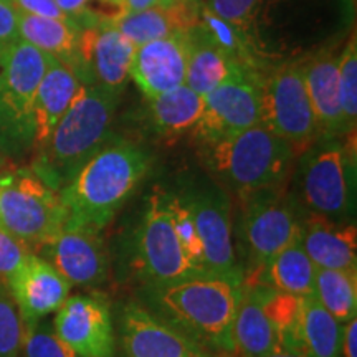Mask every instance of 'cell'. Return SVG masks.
Masks as SVG:
<instances>
[{"instance_id": "6da1fadb", "label": "cell", "mask_w": 357, "mask_h": 357, "mask_svg": "<svg viewBox=\"0 0 357 357\" xmlns=\"http://www.w3.org/2000/svg\"><path fill=\"white\" fill-rule=\"evenodd\" d=\"M151 155L134 142L109 139L60 190L66 223L101 231L144 181Z\"/></svg>"}, {"instance_id": "7a4b0ae2", "label": "cell", "mask_w": 357, "mask_h": 357, "mask_svg": "<svg viewBox=\"0 0 357 357\" xmlns=\"http://www.w3.org/2000/svg\"><path fill=\"white\" fill-rule=\"evenodd\" d=\"M121 93L83 84L63 118L38 149L32 171L60 192L86 160L111 137Z\"/></svg>"}, {"instance_id": "3957f363", "label": "cell", "mask_w": 357, "mask_h": 357, "mask_svg": "<svg viewBox=\"0 0 357 357\" xmlns=\"http://www.w3.org/2000/svg\"><path fill=\"white\" fill-rule=\"evenodd\" d=\"M242 289V276L200 273L153 287V296L166 321L197 344L234 354L231 328Z\"/></svg>"}, {"instance_id": "277c9868", "label": "cell", "mask_w": 357, "mask_h": 357, "mask_svg": "<svg viewBox=\"0 0 357 357\" xmlns=\"http://www.w3.org/2000/svg\"><path fill=\"white\" fill-rule=\"evenodd\" d=\"M202 146V159L218 178L238 192V195L258 190L284 189L294 159V147L288 141L257 126Z\"/></svg>"}, {"instance_id": "5b68a950", "label": "cell", "mask_w": 357, "mask_h": 357, "mask_svg": "<svg viewBox=\"0 0 357 357\" xmlns=\"http://www.w3.org/2000/svg\"><path fill=\"white\" fill-rule=\"evenodd\" d=\"M298 190L310 213L349 222L354 211L356 159L349 146L319 137L300 154Z\"/></svg>"}, {"instance_id": "8992f818", "label": "cell", "mask_w": 357, "mask_h": 357, "mask_svg": "<svg viewBox=\"0 0 357 357\" xmlns=\"http://www.w3.org/2000/svg\"><path fill=\"white\" fill-rule=\"evenodd\" d=\"M53 58L15 42L0 60V147L17 153L33 146V105Z\"/></svg>"}, {"instance_id": "52a82bcc", "label": "cell", "mask_w": 357, "mask_h": 357, "mask_svg": "<svg viewBox=\"0 0 357 357\" xmlns=\"http://www.w3.org/2000/svg\"><path fill=\"white\" fill-rule=\"evenodd\" d=\"M66 218L60 192L32 169L0 178V225L19 236L33 253L63 229Z\"/></svg>"}, {"instance_id": "ba28073f", "label": "cell", "mask_w": 357, "mask_h": 357, "mask_svg": "<svg viewBox=\"0 0 357 357\" xmlns=\"http://www.w3.org/2000/svg\"><path fill=\"white\" fill-rule=\"evenodd\" d=\"M243 208L238 222L240 243L252 271L291 245L300 243L303 220L298 207L284 189L258 190L242 195Z\"/></svg>"}, {"instance_id": "9c48e42d", "label": "cell", "mask_w": 357, "mask_h": 357, "mask_svg": "<svg viewBox=\"0 0 357 357\" xmlns=\"http://www.w3.org/2000/svg\"><path fill=\"white\" fill-rule=\"evenodd\" d=\"M132 266L151 288L204 273L189 260L178 242L169 211L167 192L155 189L147 197L134 235Z\"/></svg>"}, {"instance_id": "30bf717a", "label": "cell", "mask_w": 357, "mask_h": 357, "mask_svg": "<svg viewBox=\"0 0 357 357\" xmlns=\"http://www.w3.org/2000/svg\"><path fill=\"white\" fill-rule=\"evenodd\" d=\"M260 124L301 154L319 139L303 63L281 65L260 82Z\"/></svg>"}, {"instance_id": "8fae6325", "label": "cell", "mask_w": 357, "mask_h": 357, "mask_svg": "<svg viewBox=\"0 0 357 357\" xmlns=\"http://www.w3.org/2000/svg\"><path fill=\"white\" fill-rule=\"evenodd\" d=\"M194 217L204 248V265L208 273L242 276L231 240L230 200L217 185L197 187L182 195Z\"/></svg>"}, {"instance_id": "7c38bea8", "label": "cell", "mask_w": 357, "mask_h": 357, "mask_svg": "<svg viewBox=\"0 0 357 357\" xmlns=\"http://www.w3.org/2000/svg\"><path fill=\"white\" fill-rule=\"evenodd\" d=\"M260 124V83L236 78L204 96L202 113L192 129L199 144H211Z\"/></svg>"}, {"instance_id": "4fadbf2b", "label": "cell", "mask_w": 357, "mask_h": 357, "mask_svg": "<svg viewBox=\"0 0 357 357\" xmlns=\"http://www.w3.org/2000/svg\"><path fill=\"white\" fill-rule=\"evenodd\" d=\"M53 331L82 357H114L109 303L101 294H73L55 311Z\"/></svg>"}, {"instance_id": "5bb4252c", "label": "cell", "mask_w": 357, "mask_h": 357, "mask_svg": "<svg viewBox=\"0 0 357 357\" xmlns=\"http://www.w3.org/2000/svg\"><path fill=\"white\" fill-rule=\"evenodd\" d=\"M35 253L75 287H96L108 275V250L101 231L86 227L65 223L63 229Z\"/></svg>"}, {"instance_id": "9a60e30c", "label": "cell", "mask_w": 357, "mask_h": 357, "mask_svg": "<svg viewBox=\"0 0 357 357\" xmlns=\"http://www.w3.org/2000/svg\"><path fill=\"white\" fill-rule=\"evenodd\" d=\"M119 341L126 357H211L185 333L136 303L123 306Z\"/></svg>"}, {"instance_id": "2e32d148", "label": "cell", "mask_w": 357, "mask_h": 357, "mask_svg": "<svg viewBox=\"0 0 357 357\" xmlns=\"http://www.w3.org/2000/svg\"><path fill=\"white\" fill-rule=\"evenodd\" d=\"M136 47L113 24L79 30L78 75L84 84L121 93L129 78Z\"/></svg>"}, {"instance_id": "e0dca14e", "label": "cell", "mask_w": 357, "mask_h": 357, "mask_svg": "<svg viewBox=\"0 0 357 357\" xmlns=\"http://www.w3.org/2000/svg\"><path fill=\"white\" fill-rule=\"evenodd\" d=\"M189 33H172L136 48L129 77L146 100L185 84Z\"/></svg>"}, {"instance_id": "ac0fdd59", "label": "cell", "mask_w": 357, "mask_h": 357, "mask_svg": "<svg viewBox=\"0 0 357 357\" xmlns=\"http://www.w3.org/2000/svg\"><path fill=\"white\" fill-rule=\"evenodd\" d=\"M24 328L55 312L70 296L71 284L37 253H32L8 281Z\"/></svg>"}, {"instance_id": "d6986e66", "label": "cell", "mask_w": 357, "mask_h": 357, "mask_svg": "<svg viewBox=\"0 0 357 357\" xmlns=\"http://www.w3.org/2000/svg\"><path fill=\"white\" fill-rule=\"evenodd\" d=\"M301 248L316 268L357 270V230L351 222H336L316 213L303 220Z\"/></svg>"}, {"instance_id": "ffe728a7", "label": "cell", "mask_w": 357, "mask_h": 357, "mask_svg": "<svg viewBox=\"0 0 357 357\" xmlns=\"http://www.w3.org/2000/svg\"><path fill=\"white\" fill-rule=\"evenodd\" d=\"M303 78L314 111L319 137L334 139L347 134L339 100L337 55L319 52L318 55L303 61Z\"/></svg>"}, {"instance_id": "44dd1931", "label": "cell", "mask_w": 357, "mask_h": 357, "mask_svg": "<svg viewBox=\"0 0 357 357\" xmlns=\"http://www.w3.org/2000/svg\"><path fill=\"white\" fill-rule=\"evenodd\" d=\"M77 71L53 58L33 105V147L40 149L83 86Z\"/></svg>"}, {"instance_id": "7402d4cb", "label": "cell", "mask_w": 357, "mask_h": 357, "mask_svg": "<svg viewBox=\"0 0 357 357\" xmlns=\"http://www.w3.org/2000/svg\"><path fill=\"white\" fill-rule=\"evenodd\" d=\"M199 7L190 0H176L167 6L124 13L113 25L137 48L172 33H189L197 25Z\"/></svg>"}, {"instance_id": "603a6c76", "label": "cell", "mask_w": 357, "mask_h": 357, "mask_svg": "<svg viewBox=\"0 0 357 357\" xmlns=\"http://www.w3.org/2000/svg\"><path fill=\"white\" fill-rule=\"evenodd\" d=\"M314 263L300 243L291 245L255 270L243 273V284H260L296 296H312L316 280Z\"/></svg>"}, {"instance_id": "cb8c5ba5", "label": "cell", "mask_w": 357, "mask_h": 357, "mask_svg": "<svg viewBox=\"0 0 357 357\" xmlns=\"http://www.w3.org/2000/svg\"><path fill=\"white\" fill-rule=\"evenodd\" d=\"M234 354L238 357H263L280 349L275 328L263 310L257 287L243 284L242 298L231 328Z\"/></svg>"}, {"instance_id": "d4e9b609", "label": "cell", "mask_w": 357, "mask_h": 357, "mask_svg": "<svg viewBox=\"0 0 357 357\" xmlns=\"http://www.w3.org/2000/svg\"><path fill=\"white\" fill-rule=\"evenodd\" d=\"M204 96L185 84L147 100V119L162 139H178L197 124Z\"/></svg>"}, {"instance_id": "484cf974", "label": "cell", "mask_w": 357, "mask_h": 357, "mask_svg": "<svg viewBox=\"0 0 357 357\" xmlns=\"http://www.w3.org/2000/svg\"><path fill=\"white\" fill-rule=\"evenodd\" d=\"M189 40L185 86L194 89L200 96L208 95L220 84L231 79L247 78L238 66L220 48L208 42L195 26L189 32Z\"/></svg>"}, {"instance_id": "4316f807", "label": "cell", "mask_w": 357, "mask_h": 357, "mask_svg": "<svg viewBox=\"0 0 357 357\" xmlns=\"http://www.w3.org/2000/svg\"><path fill=\"white\" fill-rule=\"evenodd\" d=\"M79 30L82 29L70 20L43 19V17L19 13V38L22 42L32 45L37 50L68 65L77 71V75L79 68Z\"/></svg>"}, {"instance_id": "83f0119b", "label": "cell", "mask_w": 357, "mask_h": 357, "mask_svg": "<svg viewBox=\"0 0 357 357\" xmlns=\"http://www.w3.org/2000/svg\"><path fill=\"white\" fill-rule=\"evenodd\" d=\"M342 324L314 296L303 298V312L294 336V354L305 357H341Z\"/></svg>"}, {"instance_id": "f1b7e54d", "label": "cell", "mask_w": 357, "mask_h": 357, "mask_svg": "<svg viewBox=\"0 0 357 357\" xmlns=\"http://www.w3.org/2000/svg\"><path fill=\"white\" fill-rule=\"evenodd\" d=\"M357 270H326L318 268L314 294L321 306L337 323L344 324L357 312Z\"/></svg>"}, {"instance_id": "f546056e", "label": "cell", "mask_w": 357, "mask_h": 357, "mask_svg": "<svg viewBox=\"0 0 357 357\" xmlns=\"http://www.w3.org/2000/svg\"><path fill=\"white\" fill-rule=\"evenodd\" d=\"M339 100L346 131L356 132L357 123V38L356 32L347 40L337 56Z\"/></svg>"}, {"instance_id": "4dcf8cb0", "label": "cell", "mask_w": 357, "mask_h": 357, "mask_svg": "<svg viewBox=\"0 0 357 357\" xmlns=\"http://www.w3.org/2000/svg\"><path fill=\"white\" fill-rule=\"evenodd\" d=\"M271 0H207L205 7L253 42L258 20Z\"/></svg>"}, {"instance_id": "1f68e13d", "label": "cell", "mask_w": 357, "mask_h": 357, "mask_svg": "<svg viewBox=\"0 0 357 357\" xmlns=\"http://www.w3.org/2000/svg\"><path fill=\"white\" fill-rule=\"evenodd\" d=\"M169 211H171L174 230H176L178 242H181L182 248H184L187 257H189V260L194 263L200 271L208 273L204 265L202 242H200L199 238L194 217H192L189 207H187L182 197L169 194Z\"/></svg>"}, {"instance_id": "d6a6232c", "label": "cell", "mask_w": 357, "mask_h": 357, "mask_svg": "<svg viewBox=\"0 0 357 357\" xmlns=\"http://www.w3.org/2000/svg\"><path fill=\"white\" fill-rule=\"evenodd\" d=\"M24 323L7 284L0 283V357H20Z\"/></svg>"}, {"instance_id": "836d02e7", "label": "cell", "mask_w": 357, "mask_h": 357, "mask_svg": "<svg viewBox=\"0 0 357 357\" xmlns=\"http://www.w3.org/2000/svg\"><path fill=\"white\" fill-rule=\"evenodd\" d=\"M22 352L24 357H82L63 339L56 336L50 324L42 321L30 328H24Z\"/></svg>"}, {"instance_id": "e575fe53", "label": "cell", "mask_w": 357, "mask_h": 357, "mask_svg": "<svg viewBox=\"0 0 357 357\" xmlns=\"http://www.w3.org/2000/svg\"><path fill=\"white\" fill-rule=\"evenodd\" d=\"M32 253L29 245L0 225V283L8 284L15 271Z\"/></svg>"}, {"instance_id": "d590c367", "label": "cell", "mask_w": 357, "mask_h": 357, "mask_svg": "<svg viewBox=\"0 0 357 357\" xmlns=\"http://www.w3.org/2000/svg\"><path fill=\"white\" fill-rule=\"evenodd\" d=\"M19 40V13L7 0H0V60Z\"/></svg>"}, {"instance_id": "8d00e7d4", "label": "cell", "mask_w": 357, "mask_h": 357, "mask_svg": "<svg viewBox=\"0 0 357 357\" xmlns=\"http://www.w3.org/2000/svg\"><path fill=\"white\" fill-rule=\"evenodd\" d=\"M7 2L15 8L17 13L43 17V19L68 20L58 8L55 0H7Z\"/></svg>"}, {"instance_id": "74e56055", "label": "cell", "mask_w": 357, "mask_h": 357, "mask_svg": "<svg viewBox=\"0 0 357 357\" xmlns=\"http://www.w3.org/2000/svg\"><path fill=\"white\" fill-rule=\"evenodd\" d=\"M55 2L66 19L77 24L79 29H86L93 0H55Z\"/></svg>"}, {"instance_id": "f35d334b", "label": "cell", "mask_w": 357, "mask_h": 357, "mask_svg": "<svg viewBox=\"0 0 357 357\" xmlns=\"http://www.w3.org/2000/svg\"><path fill=\"white\" fill-rule=\"evenodd\" d=\"M357 318H352L342 326L341 354L344 357H357Z\"/></svg>"}, {"instance_id": "ab89813d", "label": "cell", "mask_w": 357, "mask_h": 357, "mask_svg": "<svg viewBox=\"0 0 357 357\" xmlns=\"http://www.w3.org/2000/svg\"><path fill=\"white\" fill-rule=\"evenodd\" d=\"M155 6H164V0H124L123 10L124 13H132L146 10V8Z\"/></svg>"}, {"instance_id": "60d3db41", "label": "cell", "mask_w": 357, "mask_h": 357, "mask_svg": "<svg viewBox=\"0 0 357 357\" xmlns=\"http://www.w3.org/2000/svg\"><path fill=\"white\" fill-rule=\"evenodd\" d=\"M263 357H305V356H300V354H294V352H288V351L278 349V351L270 352V354H266V356H263Z\"/></svg>"}, {"instance_id": "b9f144b4", "label": "cell", "mask_w": 357, "mask_h": 357, "mask_svg": "<svg viewBox=\"0 0 357 357\" xmlns=\"http://www.w3.org/2000/svg\"><path fill=\"white\" fill-rule=\"evenodd\" d=\"M102 3H108V6H116V7H121L123 8V2L124 0H100Z\"/></svg>"}, {"instance_id": "7bdbcfd3", "label": "cell", "mask_w": 357, "mask_h": 357, "mask_svg": "<svg viewBox=\"0 0 357 357\" xmlns=\"http://www.w3.org/2000/svg\"><path fill=\"white\" fill-rule=\"evenodd\" d=\"M190 2H194V3H199V6H202V3L207 2V0H190Z\"/></svg>"}, {"instance_id": "ee69618b", "label": "cell", "mask_w": 357, "mask_h": 357, "mask_svg": "<svg viewBox=\"0 0 357 357\" xmlns=\"http://www.w3.org/2000/svg\"><path fill=\"white\" fill-rule=\"evenodd\" d=\"M172 2H176V0H164V6H167V3H172Z\"/></svg>"}]
</instances>
